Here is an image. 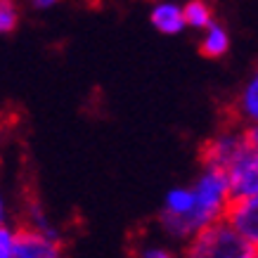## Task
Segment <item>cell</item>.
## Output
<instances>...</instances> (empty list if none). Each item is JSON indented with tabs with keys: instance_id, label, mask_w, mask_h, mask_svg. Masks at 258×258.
I'll return each mask as SVG.
<instances>
[{
	"instance_id": "cell-5",
	"label": "cell",
	"mask_w": 258,
	"mask_h": 258,
	"mask_svg": "<svg viewBox=\"0 0 258 258\" xmlns=\"http://www.w3.org/2000/svg\"><path fill=\"white\" fill-rule=\"evenodd\" d=\"M225 220L253 249H258V195L232 199Z\"/></svg>"
},
{
	"instance_id": "cell-16",
	"label": "cell",
	"mask_w": 258,
	"mask_h": 258,
	"mask_svg": "<svg viewBox=\"0 0 258 258\" xmlns=\"http://www.w3.org/2000/svg\"><path fill=\"white\" fill-rule=\"evenodd\" d=\"M249 258H258V249H253V253H251Z\"/></svg>"
},
{
	"instance_id": "cell-2",
	"label": "cell",
	"mask_w": 258,
	"mask_h": 258,
	"mask_svg": "<svg viewBox=\"0 0 258 258\" xmlns=\"http://www.w3.org/2000/svg\"><path fill=\"white\" fill-rule=\"evenodd\" d=\"M251 253L253 246L235 227L227 220H218L187 239L182 258H249Z\"/></svg>"
},
{
	"instance_id": "cell-13",
	"label": "cell",
	"mask_w": 258,
	"mask_h": 258,
	"mask_svg": "<svg viewBox=\"0 0 258 258\" xmlns=\"http://www.w3.org/2000/svg\"><path fill=\"white\" fill-rule=\"evenodd\" d=\"M135 258H178L171 249H166L161 244H145L138 249V256Z\"/></svg>"
},
{
	"instance_id": "cell-14",
	"label": "cell",
	"mask_w": 258,
	"mask_h": 258,
	"mask_svg": "<svg viewBox=\"0 0 258 258\" xmlns=\"http://www.w3.org/2000/svg\"><path fill=\"white\" fill-rule=\"evenodd\" d=\"M5 220H8V204H5V197L0 189V225H5Z\"/></svg>"
},
{
	"instance_id": "cell-3",
	"label": "cell",
	"mask_w": 258,
	"mask_h": 258,
	"mask_svg": "<svg viewBox=\"0 0 258 258\" xmlns=\"http://www.w3.org/2000/svg\"><path fill=\"white\" fill-rule=\"evenodd\" d=\"M225 173L230 178L232 199L258 195V123H249L244 131V147Z\"/></svg>"
},
{
	"instance_id": "cell-1",
	"label": "cell",
	"mask_w": 258,
	"mask_h": 258,
	"mask_svg": "<svg viewBox=\"0 0 258 258\" xmlns=\"http://www.w3.org/2000/svg\"><path fill=\"white\" fill-rule=\"evenodd\" d=\"M192 189H195L197 204L195 211H192V218H189V235L195 237L204 227L213 225L218 220H225L230 202H232V187H230V178L223 168L204 166L202 173L197 175Z\"/></svg>"
},
{
	"instance_id": "cell-10",
	"label": "cell",
	"mask_w": 258,
	"mask_h": 258,
	"mask_svg": "<svg viewBox=\"0 0 258 258\" xmlns=\"http://www.w3.org/2000/svg\"><path fill=\"white\" fill-rule=\"evenodd\" d=\"M182 10H185V22H187L189 29L204 31L213 24V12L206 5V0H187L182 5Z\"/></svg>"
},
{
	"instance_id": "cell-9",
	"label": "cell",
	"mask_w": 258,
	"mask_h": 258,
	"mask_svg": "<svg viewBox=\"0 0 258 258\" xmlns=\"http://www.w3.org/2000/svg\"><path fill=\"white\" fill-rule=\"evenodd\" d=\"M230 50V33L225 26L213 22L209 29H204V38H202V52L211 59H218Z\"/></svg>"
},
{
	"instance_id": "cell-11",
	"label": "cell",
	"mask_w": 258,
	"mask_h": 258,
	"mask_svg": "<svg viewBox=\"0 0 258 258\" xmlns=\"http://www.w3.org/2000/svg\"><path fill=\"white\" fill-rule=\"evenodd\" d=\"M17 8L12 0H0V36L5 33H12L17 29Z\"/></svg>"
},
{
	"instance_id": "cell-4",
	"label": "cell",
	"mask_w": 258,
	"mask_h": 258,
	"mask_svg": "<svg viewBox=\"0 0 258 258\" xmlns=\"http://www.w3.org/2000/svg\"><path fill=\"white\" fill-rule=\"evenodd\" d=\"M12 258H62V246H59V239L29 225L17 230Z\"/></svg>"
},
{
	"instance_id": "cell-7",
	"label": "cell",
	"mask_w": 258,
	"mask_h": 258,
	"mask_svg": "<svg viewBox=\"0 0 258 258\" xmlns=\"http://www.w3.org/2000/svg\"><path fill=\"white\" fill-rule=\"evenodd\" d=\"M149 22L159 33H166V36H175L187 26L185 10L175 3H157L149 12Z\"/></svg>"
},
{
	"instance_id": "cell-6",
	"label": "cell",
	"mask_w": 258,
	"mask_h": 258,
	"mask_svg": "<svg viewBox=\"0 0 258 258\" xmlns=\"http://www.w3.org/2000/svg\"><path fill=\"white\" fill-rule=\"evenodd\" d=\"M244 147V131H225L218 133L216 138L204 145L202 159L204 166H216L227 171V166L235 161V157L239 154V149Z\"/></svg>"
},
{
	"instance_id": "cell-15",
	"label": "cell",
	"mask_w": 258,
	"mask_h": 258,
	"mask_svg": "<svg viewBox=\"0 0 258 258\" xmlns=\"http://www.w3.org/2000/svg\"><path fill=\"white\" fill-rule=\"evenodd\" d=\"M33 3V8H38V10H50L52 5H57L59 0H31Z\"/></svg>"
},
{
	"instance_id": "cell-8",
	"label": "cell",
	"mask_w": 258,
	"mask_h": 258,
	"mask_svg": "<svg viewBox=\"0 0 258 258\" xmlns=\"http://www.w3.org/2000/svg\"><path fill=\"white\" fill-rule=\"evenodd\" d=\"M237 111L246 123H258V69L244 83L239 100H237Z\"/></svg>"
},
{
	"instance_id": "cell-12",
	"label": "cell",
	"mask_w": 258,
	"mask_h": 258,
	"mask_svg": "<svg viewBox=\"0 0 258 258\" xmlns=\"http://www.w3.org/2000/svg\"><path fill=\"white\" fill-rule=\"evenodd\" d=\"M15 242H17V230H12L8 223L0 225V258L15 256Z\"/></svg>"
}]
</instances>
